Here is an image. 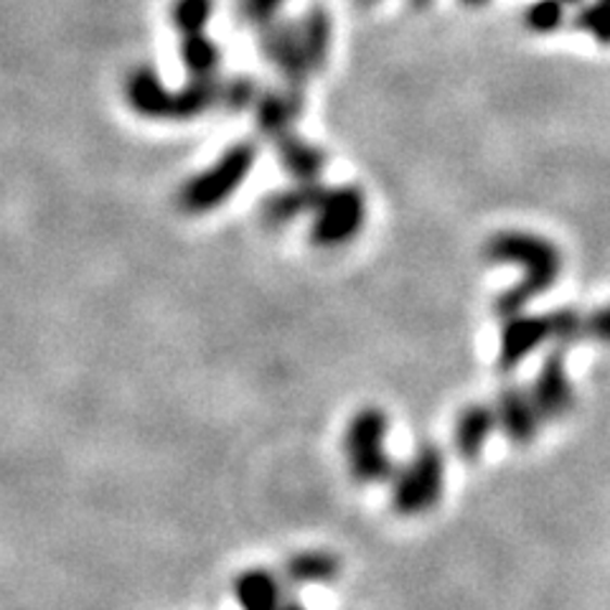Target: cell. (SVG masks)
Instances as JSON below:
<instances>
[{
  "label": "cell",
  "instance_id": "obj_4",
  "mask_svg": "<svg viewBox=\"0 0 610 610\" xmlns=\"http://www.w3.org/2000/svg\"><path fill=\"white\" fill-rule=\"evenodd\" d=\"M445 488V456L435 443H422L392 475L390 501L399 517H420L435 509Z\"/></svg>",
  "mask_w": 610,
  "mask_h": 610
},
{
  "label": "cell",
  "instance_id": "obj_1",
  "mask_svg": "<svg viewBox=\"0 0 610 610\" xmlns=\"http://www.w3.org/2000/svg\"><path fill=\"white\" fill-rule=\"evenodd\" d=\"M486 259L494 265H517L524 272L514 288L504 290L496 297V314L501 318L522 314L534 297L547 293L562 267V257L552 242L519 229H506L491 237L486 242Z\"/></svg>",
  "mask_w": 610,
  "mask_h": 610
},
{
  "label": "cell",
  "instance_id": "obj_9",
  "mask_svg": "<svg viewBox=\"0 0 610 610\" xmlns=\"http://www.w3.org/2000/svg\"><path fill=\"white\" fill-rule=\"evenodd\" d=\"M305 110V89L282 85L280 89H267L255 102V123L257 132L263 138L275 140L288 136L293 130V123Z\"/></svg>",
  "mask_w": 610,
  "mask_h": 610
},
{
  "label": "cell",
  "instance_id": "obj_25",
  "mask_svg": "<svg viewBox=\"0 0 610 610\" xmlns=\"http://www.w3.org/2000/svg\"><path fill=\"white\" fill-rule=\"evenodd\" d=\"M278 610H308V608H305L303 602L293 600V598H285V602H282V606H280Z\"/></svg>",
  "mask_w": 610,
  "mask_h": 610
},
{
  "label": "cell",
  "instance_id": "obj_17",
  "mask_svg": "<svg viewBox=\"0 0 610 610\" xmlns=\"http://www.w3.org/2000/svg\"><path fill=\"white\" fill-rule=\"evenodd\" d=\"M297 34H301L305 56H308L310 69L321 72L326 62H329L331 51V16L321 3H314L308 11L303 13L301 24H297Z\"/></svg>",
  "mask_w": 610,
  "mask_h": 610
},
{
  "label": "cell",
  "instance_id": "obj_12",
  "mask_svg": "<svg viewBox=\"0 0 610 610\" xmlns=\"http://www.w3.org/2000/svg\"><path fill=\"white\" fill-rule=\"evenodd\" d=\"M498 430L494 405H483V402H471L458 412L456 428H453V443L460 460L473 463L486 450L488 437Z\"/></svg>",
  "mask_w": 610,
  "mask_h": 610
},
{
  "label": "cell",
  "instance_id": "obj_21",
  "mask_svg": "<svg viewBox=\"0 0 610 610\" xmlns=\"http://www.w3.org/2000/svg\"><path fill=\"white\" fill-rule=\"evenodd\" d=\"M575 28L590 34L602 47H610V0H593L575 16Z\"/></svg>",
  "mask_w": 610,
  "mask_h": 610
},
{
  "label": "cell",
  "instance_id": "obj_16",
  "mask_svg": "<svg viewBox=\"0 0 610 610\" xmlns=\"http://www.w3.org/2000/svg\"><path fill=\"white\" fill-rule=\"evenodd\" d=\"M341 572V562L333 552L326 549H303L288 557L282 564V575L290 585H323L333 583Z\"/></svg>",
  "mask_w": 610,
  "mask_h": 610
},
{
  "label": "cell",
  "instance_id": "obj_22",
  "mask_svg": "<svg viewBox=\"0 0 610 610\" xmlns=\"http://www.w3.org/2000/svg\"><path fill=\"white\" fill-rule=\"evenodd\" d=\"M564 21V0H537L524 13V24L534 34H552Z\"/></svg>",
  "mask_w": 610,
  "mask_h": 610
},
{
  "label": "cell",
  "instance_id": "obj_8",
  "mask_svg": "<svg viewBox=\"0 0 610 610\" xmlns=\"http://www.w3.org/2000/svg\"><path fill=\"white\" fill-rule=\"evenodd\" d=\"M494 412L498 430L509 437L514 445H526L537 437L542 412L534 402L532 392L522 390L517 384H506L498 390L496 402H494Z\"/></svg>",
  "mask_w": 610,
  "mask_h": 610
},
{
  "label": "cell",
  "instance_id": "obj_13",
  "mask_svg": "<svg viewBox=\"0 0 610 610\" xmlns=\"http://www.w3.org/2000/svg\"><path fill=\"white\" fill-rule=\"evenodd\" d=\"M128 105L148 120H170V97L174 92L163 87V81L151 66H140L125 85Z\"/></svg>",
  "mask_w": 610,
  "mask_h": 610
},
{
  "label": "cell",
  "instance_id": "obj_10",
  "mask_svg": "<svg viewBox=\"0 0 610 610\" xmlns=\"http://www.w3.org/2000/svg\"><path fill=\"white\" fill-rule=\"evenodd\" d=\"M326 186L321 181H295L290 189L275 191L259 204V219L265 227L280 229L303 217L305 212H316Z\"/></svg>",
  "mask_w": 610,
  "mask_h": 610
},
{
  "label": "cell",
  "instance_id": "obj_11",
  "mask_svg": "<svg viewBox=\"0 0 610 610\" xmlns=\"http://www.w3.org/2000/svg\"><path fill=\"white\" fill-rule=\"evenodd\" d=\"M532 397L537 402L545 420H560L562 415L572 410V384L560 352H552L545 359V364H542L539 374L534 379Z\"/></svg>",
  "mask_w": 610,
  "mask_h": 610
},
{
  "label": "cell",
  "instance_id": "obj_29",
  "mask_svg": "<svg viewBox=\"0 0 610 610\" xmlns=\"http://www.w3.org/2000/svg\"><path fill=\"white\" fill-rule=\"evenodd\" d=\"M564 3H583V0H564Z\"/></svg>",
  "mask_w": 610,
  "mask_h": 610
},
{
  "label": "cell",
  "instance_id": "obj_19",
  "mask_svg": "<svg viewBox=\"0 0 610 610\" xmlns=\"http://www.w3.org/2000/svg\"><path fill=\"white\" fill-rule=\"evenodd\" d=\"M214 11V0H176L174 11H170V18H174V26L178 28V34H199L204 31L206 24H209Z\"/></svg>",
  "mask_w": 610,
  "mask_h": 610
},
{
  "label": "cell",
  "instance_id": "obj_2",
  "mask_svg": "<svg viewBox=\"0 0 610 610\" xmlns=\"http://www.w3.org/2000/svg\"><path fill=\"white\" fill-rule=\"evenodd\" d=\"M257 163V145L252 140H237L209 168L189 178L178 191V206L186 214H209L234 196L247 181Z\"/></svg>",
  "mask_w": 610,
  "mask_h": 610
},
{
  "label": "cell",
  "instance_id": "obj_7",
  "mask_svg": "<svg viewBox=\"0 0 610 610\" xmlns=\"http://www.w3.org/2000/svg\"><path fill=\"white\" fill-rule=\"evenodd\" d=\"M555 339V316H524L514 314L504 318L501 336H498V369L511 371L526 356L537 352L545 341Z\"/></svg>",
  "mask_w": 610,
  "mask_h": 610
},
{
  "label": "cell",
  "instance_id": "obj_28",
  "mask_svg": "<svg viewBox=\"0 0 610 610\" xmlns=\"http://www.w3.org/2000/svg\"><path fill=\"white\" fill-rule=\"evenodd\" d=\"M359 3H364V5H371V3H377V0H359Z\"/></svg>",
  "mask_w": 610,
  "mask_h": 610
},
{
  "label": "cell",
  "instance_id": "obj_26",
  "mask_svg": "<svg viewBox=\"0 0 610 610\" xmlns=\"http://www.w3.org/2000/svg\"><path fill=\"white\" fill-rule=\"evenodd\" d=\"M466 5H471V9H481V5H486L488 0H463Z\"/></svg>",
  "mask_w": 610,
  "mask_h": 610
},
{
  "label": "cell",
  "instance_id": "obj_14",
  "mask_svg": "<svg viewBox=\"0 0 610 610\" xmlns=\"http://www.w3.org/2000/svg\"><path fill=\"white\" fill-rule=\"evenodd\" d=\"M275 151H278V161L285 174L293 178V181H321V174L326 168V153L321 148L308 143L301 136H295L293 130L288 136H282L275 140Z\"/></svg>",
  "mask_w": 610,
  "mask_h": 610
},
{
  "label": "cell",
  "instance_id": "obj_5",
  "mask_svg": "<svg viewBox=\"0 0 610 610\" xmlns=\"http://www.w3.org/2000/svg\"><path fill=\"white\" fill-rule=\"evenodd\" d=\"M367 221V199L359 186H333L326 189L314 212L310 244L318 250H339L361 232Z\"/></svg>",
  "mask_w": 610,
  "mask_h": 610
},
{
  "label": "cell",
  "instance_id": "obj_20",
  "mask_svg": "<svg viewBox=\"0 0 610 610\" xmlns=\"http://www.w3.org/2000/svg\"><path fill=\"white\" fill-rule=\"evenodd\" d=\"M259 87L252 77H229L221 79V100L219 105L229 110V113H242V110L255 107L259 100Z\"/></svg>",
  "mask_w": 610,
  "mask_h": 610
},
{
  "label": "cell",
  "instance_id": "obj_3",
  "mask_svg": "<svg viewBox=\"0 0 610 610\" xmlns=\"http://www.w3.org/2000/svg\"><path fill=\"white\" fill-rule=\"evenodd\" d=\"M386 437H390V418L374 405L361 407L348 420L344 430V458L352 479L361 486H374L392 479L397 471L386 450Z\"/></svg>",
  "mask_w": 610,
  "mask_h": 610
},
{
  "label": "cell",
  "instance_id": "obj_6",
  "mask_svg": "<svg viewBox=\"0 0 610 610\" xmlns=\"http://www.w3.org/2000/svg\"><path fill=\"white\" fill-rule=\"evenodd\" d=\"M259 54L280 72L282 81L290 87L305 89L308 77L314 74L308 56H305L301 34H297V24H290V21L275 18L259 28Z\"/></svg>",
  "mask_w": 610,
  "mask_h": 610
},
{
  "label": "cell",
  "instance_id": "obj_24",
  "mask_svg": "<svg viewBox=\"0 0 610 610\" xmlns=\"http://www.w3.org/2000/svg\"><path fill=\"white\" fill-rule=\"evenodd\" d=\"M587 329H590L595 339L610 341V308L598 310V314H595L590 321H587Z\"/></svg>",
  "mask_w": 610,
  "mask_h": 610
},
{
  "label": "cell",
  "instance_id": "obj_18",
  "mask_svg": "<svg viewBox=\"0 0 610 610\" xmlns=\"http://www.w3.org/2000/svg\"><path fill=\"white\" fill-rule=\"evenodd\" d=\"M181 64L189 77H217L221 51L204 31L181 36Z\"/></svg>",
  "mask_w": 610,
  "mask_h": 610
},
{
  "label": "cell",
  "instance_id": "obj_23",
  "mask_svg": "<svg viewBox=\"0 0 610 610\" xmlns=\"http://www.w3.org/2000/svg\"><path fill=\"white\" fill-rule=\"evenodd\" d=\"M285 0H237V18L240 24L263 28L278 18Z\"/></svg>",
  "mask_w": 610,
  "mask_h": 610
},
{
  "label": "cell",
  "instance_id": "obj_27",
  "mask_svg": "<svg viewBox=\"0 0 610 610\" xmlns=\"http://www.w3.org/2000/svg\"><path fill=\"white\" fill-rule=\"evenodd\" d=\"M410 3L415 5V9H428V5L433 3V0H410Z\"/></svg>",
  "mask_w": 610,
  "mask_h": 610
},
{
  "label": "cell",
  "instance_id": "obj_15",
  "mask_svg": "<svg viewBox=\"0 0 610 610\" xmlns=\"http://www.w3.org/2000/svg\"><path fill=\"white\" fill-rule=\"evenodd\" d=\"M234 600L240 610H278L285 602L278 575L265 568H250L234 580Z\"/></svg>",
  "mask_w": 610,
  "mask_h": 610
}]
</instances>
